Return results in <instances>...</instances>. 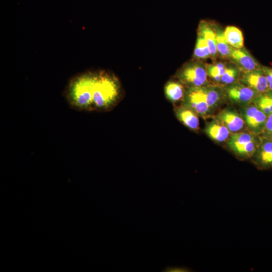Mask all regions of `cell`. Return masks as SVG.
I'll list each match as a JSON object with an SVG mask.
<instances>
[{"label": "cell", "instance_id": "1", "mask_svg": "<svg viewBox=\"0 0 272 272\" xmlns=\"http://www.w3.org/2000/svg\"><path fill=\"white\" fill-rule=\"evenodd\" d=\"M119 84L112 74L104 72H95L92 90V110H105L111 108L118 99Z\"/></svg>", "mask_w": 272, "mask_h": 272}, {"label": "cell", "instance_id": "2", "mask_svg": "<svg viewBox=\"0 0 272 272\" xmlns=\"http://www.w3.org/2000/svg\"><path fill=\"white\" fill-rule=\"evenodd\" d=\"M206 64L195 59L184 64L177 72L176 78L186 88L201 87L208 85Z\"/></svg>", "mask_w": 272, "mask_h": 272}, {"label": "cell", "instance_id": "3", "mask_svg": "<svg viewBox=\"0 0 272 272\" xmlns=\"http://www.w3.org/2000/svg\"><path fill=\"white\" fill-rule=\"evenodd\" d=\"M255 135L251 132L243 131L231 133L227 145L238 158L248 159L253 156L260 144Z\"/></svg>", "mask_w": 272, "mask_h": 272}, {"label": "cell", "instance_id": "4", "mask_svg": "<svg viewBox=\"0 0 272 272\" xmlns=\"http://www.w3.org/2000/svg\"><path fill=\"white\" fill-rule=\"evenodd\" d=\"M223 89L225 97L232 103L241 107L251 103L259 95L239 80L223 87Z\"/></svg>", "mask_w": 272, "mask_h": 272}, {"label": "cell", "instance_id": "5", "mask_svg": "<svg viewBox=\"0 0 272 272\" xmlns=\"http://www.w3.org/2000/svg\"><path fill=\"white\" fill-rule=\"evenodd\" d=\"M182 104L188 106L199 116L206 117L212 112L204 97L201 87L186 88Z\"/></svg>", "mask_w": 272, "mask_h": 272}, {"label": "cell", "instance_id": "6", "mask_svg": "<svg viewBox=\"0 0 272 272\" xmlns=\"http://www.w3.org/2000/svg\"><path fill=\"white\" fill-rule=\"evenodd\" d=\"M239 81L258 94L269 91L267 79L262 67L254 71L241 72Z\"/></svg>", "mask_w": 272, "mask_h": 272}, {"label": "cell", "instance_id": "7", "mask_svg": "<svg viewBox=\"0 0 272 272\" xmlns=\"http://www.w3.org/2000/svg\"><path fill=\"white\" fill-rule=\"evenodd\" d=\"M229 59L241 72L254 71L262 67V65L244 47L238 49L233 48Z\"/></svg>", "mask_w": 272, "mask_h": 272}, {"label": "cell", "instance_id": "8", "mask_svg": "<svg viewBox=\"0 0 272 272\" xmlns=\"http://www.w3.org/2000/svg\"><path fill=\"white\" fill-rule=\"evenodd\" d=\"M216 118L228 129L231 133L241 131L245 125L240 113L232 107L222 110Z\"/></svg>", "mask_w": 272, "mask_h": 272}, {"label": "cell", "instance_id": "9", "mask_svg": "<svg viewBox=\"0 0 272 272\" xmlns=\"http://www.w3.org/2000/svg\"><path fill=\"white\" fill-rule=\"evenodd\" d=\"M252 158L254 164L259 168L272 167V142L264 137Z\"/></svg>", "mask_w": 272, "mask_h": 272}, {"label": "cell", "instance_id": "10", "mask_svg": "<svg viewBox=\"0 0 272 272\" xmlns=\"http://www.w3.org/2000/svg\"><path fill=\"white\" fill-rule=\"evenodd\" d=\"M201 89L211 112L217 108L226 98L223 88L219 85L208 84L201 87Z\"/></svg>", "mask_w": 272, "mask_h": 272}, {"label": "cell", "instance_id": "11", "mask_svg": "<svg viewBox=\"0 0 272 272\" xmlns=\"http://www.w3.org/2000/svg\"><path fill=\"white\" fill-rule=\"evenodd\" d=\"M205 132L212 140L218 143L227 141L231 134L228 129L216 118L206 123Z\"/></svg>", "mask_w": 272, "mask_h": 272}, {"label": "cell", "instance_id": "12", "mask_svg": "<svg viewBox=\"0 0 272 272\" xmlns=\"http://www.w3.org/2000/svg\"><path fill=\"white\" fill-rule=\"evenodd\" d=\"M174 111L177 118L186 127L193 130L199 129V115L192 109L182 104Z\"/></svg>", "mask_w": 272, "mask_h": 272}, {"label": "cell", "instance_id": "13", "mask_svg": "<svg viewBox=\"0 0 272 272\" xmlns=\"http://www.w3.org/2000/svg\"><path fill=\"white\" fill-rule=\"evenodd\" d=\"M197 31L200 32L205 37L211 52V57L215 58L218 55V53L214 23L206 20L201 21L198 25Z\"/></svg>", "mask_w": 272, "mask_h": 272}, {"label": "cell", "instance_id": "14", "mask_svg": "<svg viewBox=\"0 0 272 272\" xmlns=\"http://www.w3.org/2000/svg\"><path fill=\"white\" fill-rule=\"evenodd\" d=\"M186 87L178 81H169L165 86V94L167 99L175 103L182 101L185 93Z\"/></svg>", "mask_w": 272, "mask_h": 272}, {"label": "cell", "instance_id": "15", "mask_svg": "<svg viewBox=\"0 0 272 272\" xmlns=\"http://www.w3.org/2000/svg\"><path fill=\"white\" fill-rule=\"evenodd\" d=\"M216 32V45L218 55L223 58H230L233 49L226 41L224 31L221 27L214 23Z\"/></svg>", "mask_w": 272, "mask_h": 272}, {"label": "cell", "instance_id": "16", "mask_svg": "<svg viewBox=\"0 0 272 272\" xmlns=\"http://www.w3.org/2000/svg\"><path fill=\"white\" fill-rule=\"evenodd\" d=\"M227 43L234 48H241L244 45V38L242 31L234 26H228L224 30Z\"/></svg>", "mask_w": 272, "mask_h": 272}, {"label": "cell", "instance_id": "17", "mask_svg": "<svg viewBox=\"0 0 272 272\" xmlns=\"http://www.w3.org/2000/svg\"><path fill=\"white\" fill-rule=\"evenodd\" d=\"M267 116L260 110L247 121L245 125L249 129L250 132L257 134L262 133Z\"/></svg>", "mask_w": 272, "mask_h": 272}, {"label": "cell", "instance_id": "18", "mask_svg": "<svg viewBox=\"0 0 272 272\" xmlns=\"http://www.w3.org/2000/svg\"><path fill=\"white\" fill-rule=\"evenodd\" d=\"M240 73V70L235 64H228L218 85L223 88L238 81Z\"/></svg>", "mask_w": 272, "mask_h": 272}, {"label": "cell", "instance_id": "19", "mask_svg": "<svg viewBox=\"0 0 272 272\" xmlns=\"http://www.w3.org/2000/svg\"><path fill=\"white\" fill-rule=\"evenodd\" d=\"M195 59L200 60L211 57V52L203 35L197 31L196 44L193 52Z\"/></svg>", "mask_w": 272, "mask_h": 272}, {"label": "cell", "instance_id": "20", "mask_svg": "<svg viewBox=\"0 0 272 272\" xmlns=\"http://www.w3.org/2000/svg\"><path fill=\"white\" fill-rule=\"evenodd\" d=\"M227 64L226 62H217L212 64H206L208 76L213 80L215 84L218 85Z\"/></svg>", "mask_w": 272, "mask_h": 272}, {"label": "cell", "instance_id": "21", "mask_svg": "<svg viewBox=\"0 0 272 272\" xmlns=\"http://www.w3.org/2000/svg\"><path fill=\"white\" fill-rule=\"evenodd\" d=\"M258 96L263 101L272 113V91H268L267 92L259 94Z\"/></svg>", "mask_w": 272, "mask_h": 272}, {"label": "cell", "instance_id": "22", "mask_svg": "<svg viewBox=\"0 0 272 272\" xmlns=\"http://www.w3.org/2000/svg\"><path fill=\"white\" fill-rule=\"evenodd\" d=\"M264 137L272 134V113L267 116L262 133Z\"/></svg>", "mask_w": 272, "mask_h": 272}, {"label": "cell", "instance_id": "23", "mask_svg": "<svg viewBox=\"0 0 272 272\" xmlns=\"http://www.w3.org/2000/svg\"><path fill=\"white\" fill-rule=\"evenodd\" d=\"M262 69L266 76L269 90L272 91V68L262 66Z\"/></svg>", "mask_w": 272, "mask_h": 272}, {"label": "cell", "instance_id": "24", "mask_svg": "<svg viewBox=\"0 0 272 272\" xmlns=\"http://www.w3.org/2000/svg\"><path fill=\"white\" fill-rule=\"evenodd\" d=\"M164 271H172V272H178V271H188L187 268L184 267H167L164 270Z\"/></svg>", "mask_w": 272, "mask_h": 272}, {"label": "cell", "instance_id": "25", "mask_svg": "<svg viewBox=\"0 0 272 272\" xmlns=\"http://www.w3.org/2000/svg\"><path fill=\"white\" fill-rule=\"evenodd\" d=\"M264 137L268 139H269V140H270L272 142V134H270L269 135L266 136V137Z\"/></svg>", "mask_w": 272, "mask_h": 272}]
</instances>
